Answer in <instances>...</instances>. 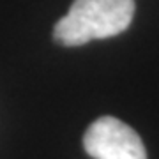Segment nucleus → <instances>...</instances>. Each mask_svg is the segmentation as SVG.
<instances>
[{
	"instance_id": "f03ea898",
	"label": "nucleus",
	"mask_w": 159,
	"mask_h": 159,
	"mask_svg": "<svg viewBox=\"0 0 159 159\" xmlns=\"http://www.w3.org/2000/svg\"><path fill=\"white\" fill-rule=\"evenodd\" d=\"M83 148L94 159H147L138 133L115 117H99L83 134Z\"/></svg>"
},
{
	"instance_id": "f257e3e1",
	"label": "nucleus",
	"mask_w": 159,
	"mask_h": 159,
	"mask_svg": "<svg viewBox=\"0 0 159 159\" xmlns=\"http://www.w3.org/2000/svg\"><path fill=\"white\" fill-rule=\"evenodd\" d=\"M134 0H74L67 14L53 27L60 46H81L92 39H108L129 29Z\"/></svg>"
}]
</instances>
